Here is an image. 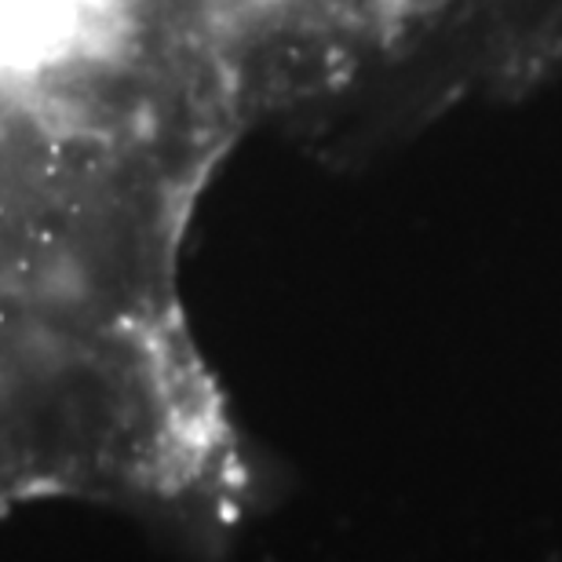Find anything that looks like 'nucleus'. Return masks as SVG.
Wrapping results in <instances>:
<instances>
[]
</instances>
